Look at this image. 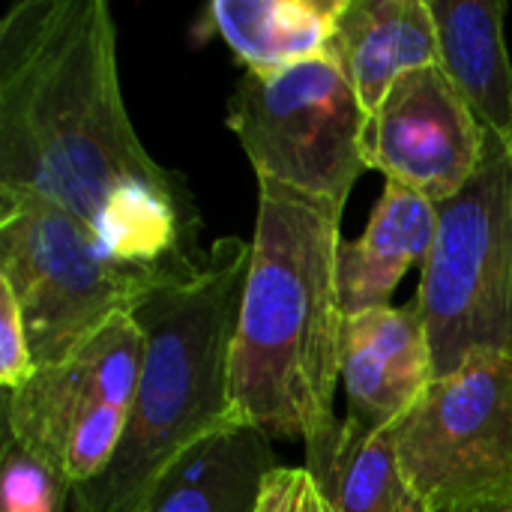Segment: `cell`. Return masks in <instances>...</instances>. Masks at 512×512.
<instances>
[{
  "label": "cell",
  "mask_w": 512,
  "mask_h": 512,
  "mask_svg": "<svg viewBox=\"0 0 512 512\" xmlns=\"http://www.w3.org/2000/svg\"><path fill=\"white\" fill-rule=\"evenodd\" d=\"M471 183L438 207V237L423 264V315L435 378L474 351L512 354V147L486 135Z\"/></svg>",
  "instance_id": "cell-5"
},
{
  "label": "cell",
  "mask_w": 512,
  "mask_h": 512,
  "mask_svg": "<svg viewBox=\"0 0 512 512\" xmlns=\"http://www.w3.org/2000/svg\"><path fill=\"white\" fill-rule=\"evenodd\" d=\"M36 375V360L12 288L0 279V387L12 393Z\"/></svg>",
  "instance_id": "cell-18"
},
{
  "label": "cell",
  "mask_w": 512,
  "mask_h": 512,
  "mask_svg": "<svg viewBox=\"0 0 512 512\" xmlns=\"http://www.w3.org/2000/svg\"><path fill=\"white\" fill-rule=\"evenodd\" d=\"M144 333L123 312L84 339L66 360L3 393V432L57 465L75 486L108 471L129 426Z\"/></svg>",
  "instance_id": "cell-7"
},
{
  "label": "cell",
  "mask_w": 512,
  "mask_h": 512,
  "mask_svg": "<svg viewBox=\"0 0 512 512\" xmlns=\"http://www.w3.org/2000/svg\"><path fill=\"white\" fill-rule=\"evenodd\" d=\"M252 243L222 237L201 267L156 288L132 315L144 360L120 450L105 474L75 486L72 512H132L198 441L237 429L231 420V345Z\"/></svg>",
  "instance_id": "cell-3"
},
{
  "label": "cell",
  "mask_w": 512,
  "mask_h": 512,
  "mask_svg": "<svg viewBox=\"0 0 512 512\" xmlns=\"http://www.w3.org/2000/svg\"><path fill=\"white\" fill-rule=\"evenodd\" d=\"M75 483L3 432L0 512H72Z\"/></svg>",
  "instance_id": "cell-17"
},
{
  "label": "cell",
  "mask_w": 512,
  "mask_h": 512,
  "mask_svg": "<svg viewBox=\"0 0 512 512\" xmlns=\"http://www.w3.org/2000/svg\"><path fill=\"white\" fill-rule=\"evenodd\" d=\"M273 468L267 435L225 429L186 450L132 512H255Z\"/></svg>",
  "instance_id": "cell-15"
},
{
  "label": "cell",
  "mask_w": 512,
  "mask_h": 512,
  "mask_svg": "<svg viewBox=\"0 0 512 512\" xmlns=\"http://www.w3.org/2000/svg\"><path fill=\"white\" fill-rule=\"evenodd\" d=\"M330 57L345 69L366 114L390 87L426 66H438V27L429 0H345Z\"/></svg>",
  "instance_id": "cell-11"
},
{
  "label": "cell",
  "mask_w": 512,
  "mask_h": 512,
  "mask_svg": "<svg viewBox=\"0 0 512 512\" xmlns=\"http://www.w3.org/2000/svg\"><path fill=\"white\" fill-rule=\"evenodd\" d=\"M438 237V207L420 192L384 180V192L360 240H342L339 291L342 309L360 315L390 306L393 291L411 267L429 261Z\"/></svg>",
  "instance_id": "cell-12"
},
{
  "label": "cell",
  "mask_w": 512,
  "mask_h": 512,
  "mask_svg": "<svg viewBox=\"0 0 512 512\" xmlns=\"http://www.w3.org/2000/svg\"><path fill=\"white\" fill-rule=\"evenodd\" d=\"M306 471L330 512H432L402 471L396 426L372 432L345 417L321 450L306 453Z\"/></svg>",
  "instance_id": "cell-16"
},
{
  "label": "cell",
  "mask_w": 512,
  "mask_h": 512,
  "mask_svg": "<svg viewBox=\"0 0 512 512\" xmlns=\"http://www.w3.org/2000/svg\"><path fill=\"white\" fill-rule=\"evenodd\" d=\"M429 9L438 27V66L468 102L480 129L512 147L507 0H429Z\"/></svg>",
  "instance_id": "cell-13"
},
{
  "label": "cell",
  "mask_w": 512,
  "mask_h": 512,
  "mask_svg": "<svg viewBox=\"0 0 512 512\" xmlns=\"http://www.w3.org/2000/svg\"><path fill=\"white\" fill-rule=\"evenodd\" d=\"M345 0H213L192 24L195 39L222 36L246 72H273L333 51Z\"/></svg>",
  "instance_id": "cell-14"
},
{
  "label": "cell",
  "mask_w": 512,
  "mask_h": 512,
  "mask_svg": "<svg viewBox=\"0 0 512 512\" xmlns=\"http://www.w3.org/2000/svg\"><path fill=\"white\" fill-rule=\"evenodd\" d=\"M342 210L258 180V216L231 345V420L321 450L339 429Z\"/></svg>",
  "instance_id": "cell-2"
},
{
  "label": "cell",
  "mask_w": 512,
  "mask_h": 512,
  "mask_svg": "<svg viewBox=\"0 0 512 512\" xmlns=\"http://www.w3.org/2000/svg\"><path fill=\"white\" fill-rule=\"evenodd\" d=\"M0 192L57 204L123 264L168 276L201 267L195 195L132 126L105 0H18L3 12Z\"/></svg>",
  "instance_id": "cell-1"
},
{
  "label": "cell",
  "mask_w": 512,
  "mask_h": 512,
  "mask_svg": "<svg viewBox=\"0 0 512 512\" xmlns=\"http://www.w3.org/2000/svg\"><path fill=\"white\" fill-rule=\"evenodd\" d=\"M225 123L258 180H273L306 198L345 207L366 171L360 144L366 111L333 57L243 72Z\"/></svg>",
  "instance_id": "cell-6"
},
{
  "label": "cell",
  "mask_w": 512,
  "mask_h": 512,
  "mask_svg": "<svg viewBox=\"0 0 512 512\" xmlns=\"http://www.w3.org/2000/svg\"><path fill=\"white\" fill-rule=\"evenodd\" d=\"M342 384L345 417L372 432L396 426L426 396L435 384V357L417 300L345 318Z\"/></svg>",
  "instance_id": "cell-10"
},
{
  "label": "cell",
  "mask_w": 512,
  "mask_h": 512,
  "mask_svg": "<svg viewBox=\"0 0 512 512\" xmlns=\"http://www.w3.org/2000/svg\"><path fill=\"white\" fill-rule=\"evenodd\" d=\"M441 512H512V504L504 501H489V504H465V507H453V510Z\"/></svg>",
  "instance_id": "cell-20"
},
{
  "label": "cell",
  "mask_w": 512,
  "mask_h": 512,
  "mask_svg": "<svg viewBox=\"0 0 512 512\" xmlns=\"http://www.w3.org/2000/svg\"><path fill=\"white\" fill-rule=\"evenodd\" d=\"M363 162L432 204L456 198L477 174L483 129L441 66L402 75L366 114Z\"/></svg>",
  "instance_id": "cell-9"
},
{
  "label": "cell",
  "mask_w": 512,
  "mask_h": 512,
  "mask_svg": "<svg viewBox=\"0 0 512 512\" xmlns=\"http://www.w3.org/2000/svg\"><path fill=\"white\" fill-rule=\"evenodd\" d=\"M396 450L432 512L512 504V354L474 351L396 423Z\"/></svg>",
  "instance_id": "cell-8"
},
{
  "label": "cell",
  "mask_w": 512,
  "mask_h": 512,
  "mask_svg": "<svg viewBox=\"0 0 512 512\" xmlns=\"http://www.w3.org/2000/svg\"><path fill=\"white\" fill-rule=\"evenodd\" d=\"M0 279L21 306L36 369H45L156 288L186 276L123 264L57 204L0 192Z\"/></svg>",
  "instance_id": "cell-4"
},
{
  "label": "cell",
  "mask_w": 512,
  "mask_h": 512,
  "mask_svg": "<svg viewBox=\"0 0 512 512\" xmlns=\"http://www.w3.org/2000/svg\"><path fill=\"white\" fill-rule=\"evenodd\" d=\"M255 512H330V507L306 468L276 465L264 477Z\"/></svg>",
  "instance_id": "cell-19"
}]
</instances>
